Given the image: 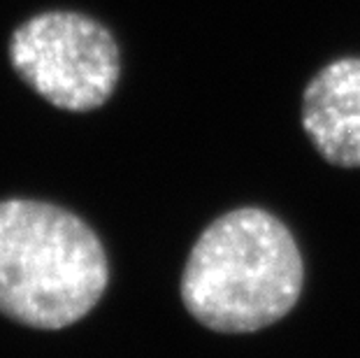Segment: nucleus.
I'll list each match as a JSON object with an SVG mask.
<instances>
[{"mask_svg": "<svg viewBox=\"0 0 360 358\" xmlns=\"http://www.w3.org/2000/svg\"><path fill=\"white\" fill-rule=\"evenodd\" d=\"M302 254L281 221L240 207L212 221L186 258L181 300L217 333H254L277 324L300 300Z\"/></svg>", "mask_w": 360, "mask_h": 358, "instance_id": "nucleus-1", "label": "nucleus"}, {"mask_svg": "<svg viewBox=\"0 0 360 358\" xmlns=\"http://www.w3.org/2000/svg\"><path fill=\"white\" fill-rule=\"evenodd\" d=\"M110 265L101 238L58 205L0 200V314L60 331L103 298Z\"/></svg>", "mask_w": 360, "mask_h": 358, "instance_id": "nucleus-2", "label": "nucleus"}, {"mask_svg": "<svg viewBox=\"0 0 360 358\" xmlns=\"http://www.w3.org/2000/svg\"><path fill=\"white\" fill-rule=\"evenodd\" d=\"M10 63L53 108L91 112L110 101L121 77V51L101 21L51 10L12 33Z\"/></svg>", "mask_w": 360, "mask_h": 358, "instance_id": "nucleus-3", "label": "nucleus"}, {"mask_svg": "<svg viewBox=\"0 0 360 358\" xmlns=\"http://www.w3.org/2000/svg\"><path fill=\"white\" fill-rule=\"evenodd\" d=\"M302 128L337 167H360V58H337L314 75L302 96Z\"/></svg>", "mask_w": 360, "mask_h": 358, "instance_id": "nucleus-4", "label": "nucleus"}]
</instances>
